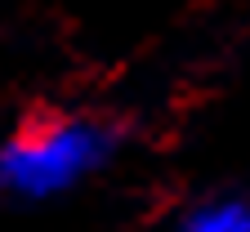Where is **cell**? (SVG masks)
Instances as JSON below:
<instances>
[{
  "label": "cell",
  "instance_id": "obj_1",
  "mask_svg": "<svg viewBox=\"0 0 250 232\" xmlns=\"http://www.w3.org/2000/svg\"><path fill=\"white\" fill-rule=\"evenodd\" d=\"M116 143V129L94 116L41 121L0 148V192L18 201H49L107 165Z\"/></svg>",
  "mask_w": 250,
  "mask_h": 232
},
{
  "label": "cell",
  "instance_id": "obj_2",
  "mask_svg": "<svg viewBox=\"0 0 250 232\" xmlns=\"http://www.w3.org/2000/svg\"><path fill=\"white\" fill-rule=\"evenodd\" d=\"M179 232H250V201H237V196L206 201L183 219Z\"/></svg>",
  "mask_w": 250,
  "mask_h": 232
}]
</instances>
